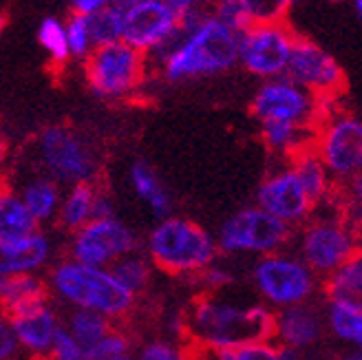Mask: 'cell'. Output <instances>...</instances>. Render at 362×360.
Returning a JSON list of instances; mask_svg holds the SVG:
<instances>
[{
  "label": "cell",
  "instance_id": "cell-38",
  "mask_svg": "<svg viewBox=\"0 0 362 360\" xmlns=\"http://www.w3.org/2000/svg\"><path fill=\"white\" fill-rule=\"evenodd\" d=\"M137 360H188V356L179 345H175L173 340L157 338L139 347Z\"/></svg>",
  "mask_w": 362,
  "mask_h": 360
},
{
  "label": "cell",
  "instance_id": "cell-52",
  "mask_svg": "<svg viewBox=\"0 0 362 360\" xmlns=\"http://www.w3.org/2000/svg\"><path fill=\"white\" fill-rule=\"evenodd\" d=\"M35 360H51L49 356H45V358H35Z\"/></svg>",
  "mask_w": 362,
  "mask_h": 360
},
{
  "label": "cell",
  "instance_id": "cell-34",
  "mask_svg": "<svg viewBox=\"0 0 362 360\" xmlns=\"http://www.w3.org/2000/svg\"><path fill=\"white\" fill-rule=\"evenodd\" d=\"M66 35H69V49H71V58L74 60H86L90 53L98 49L95 38H93V29H90L88 16L80 13H71L66 18Z\"/></svg>",
  "mask_w": 362,
  "mask_h": 360
},
{
  "label": "cell",
  "instance_id": "cell-14",
  "mask_svg": "<svg viewBox=\"0 0 362 360\" xmlns=\"http://www.w3.org/2000/svg\"><path fill=\"white\" fill-rule=\"evenodd\" d=\"M181 27V16L168 0H141L124 9V42H129L144 56H153L168 45Z\"/></svg>",
  "mask_w": 362,
  "mask_h": 360
},
{
  "label": "cell",
  "instance_id": "cell-51",
  "mask_svg": "<svg viewBox=\"0 0 362 360\" xmlns=\"http://www.w3.org/2000/svg\"><path fill=\"white\" fill-rule=\"evenodd\" d=\"M329 3H342V0H329ZM349 3H351V0H349Z\"/></svg>",
  "mask_w": 362,
  "mask_h": 360
},
{
  "label": "cell",
  "instance_id": "cell-42",
  "mask_svg": "<svg viewBox=\"0 0 362 360\" xmlns=\"http://www.w3.org/2000/svg\"><path fill=\"white\" fill-rule=\"evenodd\" d=\"M71 13H80V16H93L100 13L108 7L115 5V0H69Z\"/></svg>",
  "mask_w": 362,
  "mask_h": 360
},
{
  "label": "cell",
  "instance_id": "cell-49",
  "mask_svg": "<svg viewBox=\"0 0 362 360\" xmlns=\"http://www.w3.org/2000/svg\"><path fill=\"white\" fill-rule=\"evenodd\" d=\"M296 3H300V0H287V5L292 7V5H296Z\"/></svg>",
  "mask_w": 362,
  "mask_h": 360
},
{
  "label": "cell",
  "instance_id": "cell-7",
  "mask_svg": "<svg viewBox=\"0 0 362 360\" xmlns=\"http://www.w3.org/2000/svg\"><path fill=\"white\" fill-rule=\"evenodd\" d=\"M35 157L42 175L56 179L60 186L93 184L100 173L95 146L76 129L62 124L47 126L35 137Z\"/></svg>",
  "mask_w": 362,
  "mask_h": 360
},
{
  "label": "cell",
  "instance_id": "cell-8",
  "mask_svg": "<svg viewBox=\"0 0 362 360\" xmlns=\"http://www.w3.org/2000/svg\"><path fill=\"white\" fill-rule=\"evenodd\" d=\"M320 277L296 252H274L257 259L252 265V285L259 298L272 310H285L294 305L312 303L318 292Z\"/></svg>",
  "mask_w": 362,
  "mask_h": 360
},
{
  "label": "cell",
  "instance_id": "cell-48",
  "mask_svg": "<svg viewBox=\"0 0 362 360\" xmlns=\"http://www.w3.org/2000/svg\"><path fill=\"white\" fill-rule=\"evenodd\" d=\"M347 360H362V349H360V352H354Z\"/></svg>",
  "mask_w": 362,
  "mask_h": 360
},
{
  "label": "cell",
  "instance_id": "cell-1",
  "mask_svg": "<svg viewBox=\"0 0 362 360\" xmlns=\"http://www.w3.org/2000/svg\"><path fill=\"white\" fill-rule=\"evenodd\" d=\"M241 33L219 23L210 11L181 16L175 38L148 58L151 71L168 82L181 84L228 74L239 64Z\"/></svg>",
  "mask_w": 362,
  "mask_h": 360
},
{
  "label": "cell",
  "instance_id": "cell-46",
  "mask_svg": "<svg viewBox=\"0 0 362 360\" xmlns=\"http://www.w3.org/2000/svg\"><path fill=\"white\" fill-rule=\"evenodd\" d=\"M137 3H141V0H115V5L122 7V9H129V7H133Z\"/></svg>",
  "mask_w": 362,
  "mask_h": 360
},
{
  "label": "cell",
  "instance_id": "cell-35",
  "mask_svg": "<svg viewBox=\"0 0 362 360\" xmlns=\"http://www.w3.org/2000/svg\"><path fill=\"white\" fill-rule=\"evenodd\" d=\"M210 13L237 33H243L255 25V18H252V11L245 0H216Z\"/></svg>",
  "mask_w": 362,
  "mask_h": 360
},
{
  "label": "cell",
  "instance_id": "cell-22",
  "mask_svg": "<svg viewBox=\"0 0 362 360\" xmlns=\"http://www.w3.org/2000/svg\"><path fill=\"white\" fill-rule=\"evenodd\" d=\"M18 194L23 197V202L27 204L38 223H49L58 219L64 190L56 179L47 175H35L23 182V186L18 188Z\"/></svg>",
  "mask_w": 362,
  "mask_h": 360
},
{
  "label": "cell",
  "instance_id": "cell-15",
  "mask_svg": "<svg viewBox=\"0 0 362 360\" xmlns=\"http://www.w3.org/2000/svg\"><path fill=\"white\" fill-rule=\"evenodd\" d=\"M257 206L274 214L276 219L289 228H300L310 221L316 210V204L300 184L298 175L292 166L272 170L257 190Z\"/></svg>",
  "mask_w": 362,
  "mask_h": 360
},
{
  "label": "cell",
  "instance_id": "cell-26",
  "mask_svg": "<svg viewBox=\"0 0 362 360\" xmlns=\"http://www.w3.org/2000/svg\"><path fill=\"white\" fill-rule=\"evenodd\" d=\"M325 296L327 303H340L362 312V252L325 279Z\"/></svg>",
  "mask_w": 362,
  "mask_h": 360
},
{
  "label": "cell",
  "instance_id": "cell-9",
  "mask_svg": "<svg viewBox=\"0 0 362 360\" xmlns=\"http://www.w3.org/2000/svg\"><path fill=\"white\" fill-rule=\"evenodd\" d=\"M336 98H318L310 88L296 84L287 76L265 80L255 98H252L250 111L263 122H289V124H300L310 126V129H318L320 122L332 115L325 111V104L334 102Z\"/></svg>",
  "mask_w": 362,
  "mask_h": 360
},
{
  "label": "cell",
  "instance_id": "cell-16",
  "mask_svg": "<svg viewBox=\"0 0 362 360\" xmlns=\"http://www.w3.org/2000/svg\"><path fill=\"white\" fill-rule=\"evenodd\" d=\"M289 80L310 88L318 98H336L345 84V71L314 40H307L303 35L296 38L292 60H289L287 74Z\"/></svg>",
  "mask_w": 362,
  "mask_h": 360
},
{
  "label": "cell",
  "instance_id": "cell-29",
  "mask_svg": "<svg viewBox=\"0 0 362 360\" xmlns=\"http://www.w3.org/2000/svg\"><path fill=\"white\" fill-rule=\"evenodd\" d=\"M111 272L115 274V279L129 290L131 294L139 296L141 292H146V287L153 281V272H155V263L148 259L146 252L135 250L131 255L122 257L113 267Z\"/></svg>",
  "mask_w": 362,
  "mask_h": 360
},
{
  "label": "cell",
  "instance_id": "cell-13",
  "mask_svg": "<svg viewBox=\"0 0 362 360\" xmlns=\"http://www.w3.org/2000/svg\"><path fill=\"white\" fill-rule=\"evenodd\" d=\"M69 257L86 265L113 267L122 257L139 250L135 230L119 217L93 219L69 237Z\"/></svg>",
  "mask_w": 362,
  "mask_h": 360
},
{
  "label": "cell",
  "instance_id": "cell-39",
  "mask_svg": "<svg viewBox=\"0 0 362 360\" xmlns=\"http://www.w3.org/2000/svg\"><path fill=\"white\" fill-rule=\"evenodd\" d=\"M51 360H88L84 347L78 343V340L69 334V330L62 325L58 336H56V343H53L51 352H49Z\"/></svg>",
  "mask_w": 362,
  "mask_h": 360
},
{
  "label": "cell",
  "instance_id": "cell-31",
  "mask_svg": "<svg viewBox=\"0 0 362 360\" xmlns=\"http://www.w3.org/2000/svg\"><path fill=\"white\" fill-rule=\"evenodd\" d=\"M38 42L45 49L51 64L62 66L69 60H74L71 58V49H69L66 21H60V18H53V16L45 18V21L38 25Z\"/></svg>",
  "mask_w": 362,
  "mask_h": 360
},
{
  "label": "cell",
  "instance_id": "cell-5",
  "mask_svg": "<svg viewBox=\"0 0 362 360\" xmlns=\"http://www.w3.org/2000/svg\"><path fill=\"white\" fill-rule=\"evenodd\" d=\"M144 248L161 272L194 277L210 267L221 252L219 241L206 228L192 219L175 217V214L159 219L151 228Z\"/></svg>",
  "mask_w": 362,
  "mask_h": 360
},
{
  "label": "cell",
  "instance_id": "cell-20",
  "mask_svg": "<svg viewBox=\"0 0 362 360\" xmlns=\"http://www.w3.org/2000/svg\"><path fill=\"white\" fill-rule=\"evenodd\" d=\"M49 283L40 274H16L0 279V303L5 316H21L49 303Z\"/></svg>",
  "mask_w": 362,
  "mask_h": 360
},
{
  "label": "cell",
  "instance_id": "cell-32",
  "mask_svg": "<svg viewBox=\"0 0 362 360\" xmlns=\"http://www.w3.org/2000/svg\"><path fill=\"white\" fill-rule=\"evenodd\" d=\"M197 360H283V354L276 340H267V343H255L237 349L199 352Z\"/></svg>",
  "mask_w": 362,
  "mask_h": 360
},
{
  "label": "cell",
  "instance_id": "cell-12",
  "mask_svg": "<svg viewBox=\"0 0 362 360\" xmlns=\"http://www.w3.org/2000/svg\"><path fill=\"white\" fill-rule=\"evenodd\" d=\"M314 149L336 182L362 173V117L334 111L316 129Z\"/></svg>",
  "mask_w": 362,
  "mask_h": 360
},
{
  "label": "cell",
  "instance_id": "cell-3",
  "mask_svg": "<svg viewBox=\"0 0 362 360\" xmlns=\"http://www.w3.org/2000/svg\"><path fill=\"white\" fill-rule=\"evenodd\" d=\"M49 292L69 310H93L111 320L126 316L135 305V294L115 279L111 267L86 265L76 259H60L47 274Z\"/></svg>",
  "mask_w": 362,
  "mask_h": 360
},
{
  "label": "cell",
  "instance_id": "cell-36",
  "mask_svg": "<svg viewBox=\"0 0 362 360\" xmlns=\"http://www.w3.org/2000/svg\"><path fill=\"white\" fill-rule=\"evenodd\" d=\"M126 354H133L131 340L124 332L113 330L108 332L100 343L88 352V360H108V358H119Z\"/></svg>",
  "mask_w": 362,
  "mask_h": 360
},
{
  "label": "cell",
  "instance_id": "cell-37",
  "mask_svg": "<svg viewBox=\"0 0 362 360\" xmlns=\"http://www.w3.org/2000/svg\"><path fill=\"white\" fill-rule=\"evenodd\" d=\"M199 283L204 285V294H221L223 290H228V287L232 285L234 281V274H232V269L226 267L223 263L219 261H214L210 267H206L204 272H199Z\"/></svg>",
  "mask_w": 362,
  "mask_h": 360
},
{
  "label": "cell",
  "instance_id": "cell-45",
  "mask_svg": "<svg viewBox=\"0 0 362 360\" xmlns=\"http://www.w3.org/2000/svg\"><path fill=\"white\" fill-rule=\"evenodd\" d=\"M351 7H354V13L356 18L362 23V0H351Z\"/></svg>",
  "mask_w": 362,
  "mask_h": 360
},
{
  "label": "cell",
  "instance_id": "cell-21",
  "mask_svg": "<svg viewBox=\"0 0 362 360\" xmlns=\"http://www.w3.org/2000/svg\"><path fill=\"white\" fill-rule=\"evenodd\" d=\"M100 190L93 184H78V186H69L62 197V206L58 212V223L62 230H66L69 235H74L76 230L84 228L98 217V197Z\"/></svg>",
  "mask_w": 362,
  "mask_h": 360
},
{
  "label": "cell",
  "instance_id": "cell-40",
  "mask_svg": "<svg viewBox=\"0 0 362 360\" xmlns=\"http://www.w3.org/2000/svg\"><path fill=\"white\" fill-rule=\"evenodd\" d=\"M255 23H274L283 21L289 5L287 0H245Z\"/></svg>",
  "mask_w": 362,
  "mask_h": 360
},
{
  "label": "cell",
  "instance_id": "cell-47",
  "mask_svg": "<svg viewBox=\"0 0 362 360\" xmlns=\"http://www.w3.org/2000/svg\"><path fill=\"white\" fill-rule=\"evenodd\" d=\"M108 360H137V354H126V356H119V358H108Z\"/></svg>",
  "mask_w": 362,
  "mask_h": 360
},
{
  "label": "cell",
  "instance_id": "cell-19",
  "mask_svg": "<svg viewBox=\"0 0 362 360\" xmlns=\"http://www.w3.org/2000/svg\"><path fill=\"white\" fill-rule=\"evenodd\" d=\"M325 314L312 303L294 305V308H285L276 312V332L274 340L281 347L289 349H305L314 345L322 334Z\"/></svg>",
  "mask_w": 362,
  "mask_h": 360
},
{
  "label": "cell",
  "instance_id": "cell-17",
  "mask_svg": "<svg viewBox=\"0 0 362 360\" xmlns=\"http://www.w3.org/2000/svg\"><path fill=\"white\" fill-rule=\"evenodd\" d=\"M53 257V241L40 228L21 239L0 241V274H40Z\"/></svg>",
  "mask_w": 362,
  "mask_h": 360
},
{
  "label": "cell",
  "instance_id": "cell-43",
  "mask_svg": "<svg viewBox=\"0 0 362 360\" xmlns=\"http://www.w3.org/2000/svg\"><path fill=\"white\" fill-rule=\"evenodd\" d=\"M342 204L347 208L362 204V173L351 177L349 182H345V188H342Z\"/></svg>",
  "mask_w": 362,
  "mask_h": 360
},
{
  "label": "cell",
  "instance_id": "cell-28",
  "mask_svg": "<svg viewBox=\"0 0 362 360\" xmlns=\"http://www.w3.org/2000/svg\"><path fill=\"white\" fill-rule=\"evenodd\" d=\"M62 325L84 347L86 358H88V352L93 349L108 332L115 330L111 318L93 310H69L62 316Z\"/></svg>",
  "mask_w": 362,
  "mask_h": 360
},
{
  "label": "cell",
  "instance_id": "cell-6",
  "mask_svg": "<svg viewBox=\"0 0 362 360\" xmlns=\"http://www.w3.org/2000/svg\"><path fill=\"white\" fill-rule=\"evenodd\" d=\"M151 71L148 56L129 42L98 47L84 60V80L90 93L106 102H124L135 98L146 84Z\"/></svg>",
  "mask_w": 362,
  "mask_h": 360
},
{
  "label": "cell",
  "instance_id": "cell-50",
  "mask_svg": "<svg viewBox=\"0 0 362 360\" xmlns=\"http://www.w3.org/2000/svg\"><path fill=\"white\" fill-rule=\"evenodd\" d=\"M358 237H360V252H362V230L358 232Z\"/></svg>",
  "mask_w": 362,
  "mask_h": 360
},
{
  "label": "cell",
  "instance_id": "cell-33",
  "mask_svg": "<svg viewBox=\"0 0 362 360\" xmlns=\"http://www.w3.org/2000/svg\"><path fill=\"white\" fill-rule=\"evenodd\" d=\"M90 29H93V38L98 47L113 45L124 38V9L113 5L100 13L88 16Z\"/></svg>",
  "mask_w": 362,
  "mask_h": 360
},
{
  "label": "cell",
  "instance_id": "cell-11",
  "mask_svg": "<svg viewBox=\"0 0 362 360\" xmlns=\"http://www.w3.org/2000/svg\"><path fill=\"white\" fill-rule=\"evenodd\" d=\"M296 38L298 35L285 25V21L255 23L241 33L239 64L250 76H257L263 82L283 78L292 60Z\"/></svg>",
  "mask_w": 362,
  "mask_h": 360
},
{
  "label": "cell",
  "instance_id": "cell-18",
  "mask_svg": "<svg viewBox=\"0 0 362 360\" xmlns=\"http://www.w3.org/2000/svg\"><path fill=\"white\" fill-rule=\"evenodd\" d=\"M9 323L18 340H21L23 352L31 360H35V358L49 356L53 343H56V336L62 327V316L56 312V308H53L51 303H45L31 312L11 316Z\"/></svg>",
  "mask_w": 362,
  "mask_h": 360
},
{
  "label": "cell",
  "instance_id": "cell-23",
  "mask_svg": "<svg viewBox=\"0 0 362 360\" xmlns=\"http://www.w3.org/2000/svg\"><path fill=\"white\" fill-rule=\"evenodd\" d=\"M129 182L139 202L146 206L157 219H166L173 212V199L166 186L161 184L159 175L148 161H133L129 168Z\"/></svg>",
  "mask_w": 362,
  "mask_h": 360
},
{
  "label": "cell",
  "instance_id": "cell-24",
  "mask_svg": "<svg viewBox=\"0 0 362 360\" xmlns=\"http://www.w3.org/2000/svg\"><path fill=\"white\" fill-rule=\"evenodd\" d=\"M261 139L269 153L292 159L300 151L314 146L316 129L300 124H289V122H263Z\"/></svg>",
  "mask_w": 362,
  "mask_h": 360
},
{
  "label": "cell",
  "instance_id": "cell-4",
  "mask_svg": "<svg viewBox=\"0 0 362 360\" xmlns=\"http://www.w3.org/2000/svg\"><path fill=\"white\" fill-rule=\"evenodd\" d=\"M294 252L322 279L351 261L360 252V237L345 204L327 199L316 206L310 221L294 237Z\"/></svg>",
  "mask_w": 362,
  "mask_h": 360
},
{
  "label": "cell",
  "instance_id": "cell-10",
  "mask_svg": "<svg viewBox=\"0 0 362 360\" xmlns=\"http://www.w3.org/2000/svg\"><path fill=\"white\" fill-rule=\"evenodd\" d=\"M292 237L294 228L255 204L228 217L216 241L223 255H255L261 259L285 250Z\"/></svg>",
  "mask_w": 362,
  "mask_h": 360
},
{
  "label": "cell",
  "instance_id": "cell-30",
  "mask_svg": "<svg viewBox=\"0 0 362 360\" xmlns=\"http://www.w3.org/2000/svg\"><path fill=\"white\" fill-rule=\"evenodd\" d=\"M325 323L338 340L351 345L356 352L362 349V312L340 303H327Z\"/></svg>",
  "mask_w": 362,
  "mask_h": 360
},
{
  "label": "cell",
  "instance_id": "cell-25",
  "mask_svg": "<svg viewBox=\"0 0 362 360\" xmlns=\"http://www.w3.org/2000/svg\"><path fill=\"white\" fill-rule=\"evenodd\" d=\"M289 166L294 168V173L298 175L300 184L305 186V190L310 192V197L314 199V204H322L334 197V182L329 168L325 166V161L320 159V155L316 153V149H305L298 155H294L289 159Z\"/></svg>",
  "mask_w": 362,
  "mask_h": 360
},
{
  "label": "cell",
  "instance_id": "cell-41",
  "mask_svg": "<svg viewBox=\"0 0 362 360\" xmlns=\"http://www.w3.org/2000/svg\"><path fill=\"white\" fill-rule=\"evenodd\" d=\"M23 352L21 340H18L9 318H5L0 323V360H16Z\"/></svg>",
  "mask_w": 362,
  "mask_h": 360
},
{
  "label": "cell",
  "instance_id": "cell-44",
  "mask_svg": "<svg viewBox=\"0 0 362 360\" xmlns=\"http://www.w3.org/2000/svg\"><path fill=\"white\" fill-rule=\"evenodd\" d=\"M168 3L175 7L179 16H186L194 11H210L216 0H168Z\"/></svg>",
  "mask_w": 362,
  "mask_h": 360
},
{
  "label": "cell",
  "instance_id": "cell-27",
  "mask_svg": "<svg viewBox=\"0 0 362 360\" xmlns=\"http://www.w3.org/2000/svg\"><path fill=\"white\" fill-rule=\"evenodd\" d=\"M38 221L23 202L18 190H3L0 194V241L21 239L38 230Z\"/></svg>",
  "mask_w": 362,
  "mask_h": 360
},
{
  "label": "cell",
  "instance_id": "cell-2",
  "mask_svg": "<svg viewBox=\"0 0 362 360\" xmlns=\"http://www.w3.org/2000/svg\"><path fill=\"white\" fill-rule=\"evenodd\" d=\"M276 310L263 301L247 303L221 294H202L184 312V334L197 352L237 349L274 340Z\"/></svg>",
  "mask_w": 362,
  "mask_h": 360
}]
</instances>
